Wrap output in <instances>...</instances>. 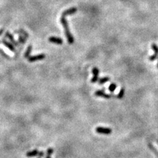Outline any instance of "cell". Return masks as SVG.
<instances>
[{"instance_id":"7c38bea8","label":"cell","mask_w":158,"mask_h":158,"mask_svg":"<svg viewBox=\"0 0 158 158\" xmlns=\"http://www.w3.org/2000/svg\"><path fill=\"white\" fill-rule=\"evenodd\" d=\"M15 33H17V34H21L22 36H23L26 39L28 38L29 37V35L26 32V31H25L24 30H23V29H20V30H17L15 32Z\"/></svg>"},{"instance_id":"3957f363","label":"cell","mask_w":158,"mask_h":158,"mask_svg":"<svg viewBox=\"0 0 158 158\" xmlns=\"http://www.w3.org/2000/svg\"><path fill=\"white\" fill-rule=\"evenodd\" d=\"M96 131L99 134H110L112 132V130L109 128H104V127H97L96 129Z\"/></svg>"},{"instance_id":"277c9868","label":"cell","mask_w":158,"mask_h":158,"mask_svg":"<svg viewBox=\"0 0 158 158\" xmlns=\"http://www.w3.org/2000/svg\"><path fill=\"white\" fill-rule=\"evenodd\" d=\"M152 48L154 50L155 53L153 55L150 57V60L151 61H155L156 59L157 58H158V46L156 44H153L152 45Z\"/></svg>"},{"instance_id":"ffe728a7","label":"cell","mask_w":158,"mask_h":158,"mask_svg":"<svg viewBox=\"0 0 158 158\" xmlns=\"http://www.w3.org/2000/svg\"><path fill=\"white\" fill-rule=\"evenodd\" d=\"M0 52H1V53L2 55L4 56V57H7V58H9V56H8L7 54L5 53H4V52H3L1 50H0Z\"/></svg>"},{"instance_id":"6da1fadb","label":"cell","mask_w":158,"mask_h":158,"mask_svg":"<svg viewBox=\"0 0 158 158\" xmlns=\"http://www.w3.org/2000/svg\"><path fill=\"white\" fill-rule=\"evenodd\" d=\"M60 21H61V23L62 24V25L65 29V34L67 39L68 42L69 44H73L75 42V39H74V37L73 36V35L71 34V33L70 32L69 25H68L67 21L66 20L65 17L61 16V17L60 19Z\"/></svg>"},{"instance_id":"ac0fdd59","label":"cell","mask_w":158,"mask_h":158,"mask_svg":"<svg viewBox=\"0 0 158 158\" xmlns=\"http://www.w3.org/2000/svg\"><path fill=\"white\" fill-rule=\"evenodd\" d=\"M53 148H49L48 150H47V156H50L53 153Z\"/></svg>"},{"instance_id":"9c48e42d","label":"cell","mask_w":158,"mask_h":158,"mask_svg":"<svg viewBox=\"0 0 158 158\" xmlns=\"http://www.w3.org/2000/svg\"><path fill=\"white\" fill-rule=\"evenodd\" d=\"M5 36H6V37H7L9 39L10 41H11V42L13 43L14 45H15V46H18V45H19V44H18L17 42H16V41L15 40V39H14L13 36V35H12L11 34H10V33L8 32V31L7 32H6Z\"/></svg>"},{"instance_id":"44dd1931","label":"cell","mask_w":158,"mask_h":158,"mask_svg":"<svg viewBox=\"0 0 158 158\" xmlns=\"http://www.w3.org/2000/svg\"><path fill=\"white\" fill-rule=\"evenodd\" d=\"M3 30H4L3 28L0 29V35H1L2 34H3Z\"/></svg>"},{"instance_id":"603a6c76","label":"cell","mask_w":158,"mask_h":158,"mask_svg":"<svg viewBox=\"0 0 158 158\" xmlns=\"http://www.w3.org/2000/svg\"><path fill=\"white\" fill-rule=\"evenodd\" d=\"M157 67L158 68V64H157Z\"/></svg>"},{"instance_id":"7402d4cb","label":"cell","mask_w":158,"mask_h":158,"mask_svg":"<svg viewBox=\"0 0 158 158\" xmlns=\"http://www.w3.org/2000/svg\"><path fill=\"white\" fill-rule=\"evenodd\" d=\"M46 158H50V156H47L46 157Z\"/></svg>"},{"instance_id":"5b68a950","label":"cell","mask_w":158,"mask_h":158,"mask_svg":"<svg viewBox=\"0 0 158 158\" xmlns=\"http://www.w3.org/2000/svg\"><path fill=\"white\" fill-rule=\"evenodd\" d=\"M99 69L97 67H94L92 69L93 73V78L91 80V82L95 83L98 80V75H99Z\"/></svg>"},{"instance_id":"8992f818","label":"cell","mask_w":158,"mask_h":158,"mask_svg":"<svg viewBox=\"0 0 158 158\" xmlns=\"http://www.w3.org/2000/svg\"><path fill=\"white\" fill-rule=\"evenodd\" d=\"M77 11V9L76 7H71L70 9H68L65 10L63 12L61 16H63V17H66V16L70 15H73V14H75Z\"/></svg>"},{"instance_id":"d6986e66","label":"cell","mask_w":158,"mask_h":158,"mask_svg":"<svg viewBox=\"0 0 158 158\" xmlns=\"http://www.w3.org/2000/svg\"><path fill=\"white\" fill-rule=\"evenodd\" d=\"M44 152H39L38 155V158H42L44 156Z\"/></svg>"},{"instance_id":"8fae6325","label":"cell","mask_w":158,"mask_h":158,"mask_svg":"<svg viewBox=\"0 0 158 158\" xmlns=\"http://www.w3.org/2000/svg\"><path fill=\"white\" fill-rule=\"evenodd\" d=\"M39 154V152L38 150H34L31 151V152H28L26 153V156L28 158H31V157H34L38 156Z\"/></svg>"},{"instance_id":"9a60e30c","label":"cell","mask_w":158,"mask_h":158,"mask_svg":"<svg viewBox=\"0 0 158 158\" xmlns=\"http://www.w3.org/2000/svg\"><path fill=\"white\" fill-rule=\"evenodd\" d=\"M116 88H117V85L115 83H111V84L109 85V90L111 92H113L114 91L116 90Z\"/></svg>"},{"instance_id":"4fadbf2b","label":"cell","mask_w":158,"mask_h":158,"mask_svg":"<svg viewBox=\"0 0 158 158\" xmlns=\"http://www.w3.org/2000/svg\"><path fill=\"white\" fill-rule=\"evenodd\" d=\"M32 46H29L27 48L26 51L25 53V57L26 58H28V57H30V54L31 52H32Z\"/></svg>"},{"instance_id":"5bb4252c","label":"cell","mask_w":158,"mask_h":158,"mask_svg":"<svg viewBox=\"0 0 158 158\" xmlns=\"http://www.w3.org/2000/svg\"><path fill=\"white\" fill-rule=\"evenodd\" d=\"M109 80V77L101 78V79L99 80V84H103L107 82H108Z\"/></svg>"},{"instance_id":"e0dca14e","label":"cell","mask_w":158,"mask_h":158,"mask_svg":"<svg viewBox=\"0 0 158 158\" xmlns=\"http://www.w3.org/2000/svg\"><path fill=\"white\" fill-rule=\"evenodd\" d=\"M26 42V38L23 36H22V35H20L19 36V42L20 43H22V44H25Z\"/></svg>"},{"instance_id":"30bf717a","label":"cell","mask_w":158,"mask_h":158,"mask_svg":"<svg viewBox=\"0 0 158 158\" xmlns=\"http://www.w3.org/2000/svg\"><path fill=\"white\" fill-rule=\"evenodd\" d=\"M2 42H3V44L7 48H8L10 50L12 51V52H15V48H14L13 46L11 43L8 42L7 41L5 40H2Z\"/></svg>"},{"instance_id":"7a4b0ae2","label":"cell","mask_w":158,"mask_h":158,"mask_svg":"<svg viewBox=\"0 0 158 158\" xmlns=\"http://www.w3.org/2000/svg\"><path fill=\"white\" fill-rule=\"evenodd\" d=\"M46 57V55L44 53L39 54L37 55L34 56H30L28 57V60L29 62H34L36 61H40V60L44 59Z\"/></svg>"},{"instance_id":"52a82bcc","label":"cell","mask_w":158,"mask_h":158,"mask_svg":"<svg viewBox=\"0 0 158 158\" xmlns=\"http://www.w3.org/2000/svg\"><path fill=\"white\" fill-rule=\"evenodd\" d=\"M48 40L52 43L55 44L57 45H61L63 44V40L61 38H58V37L55 36H51L49 38Z\"/></svg>"},{"instance_id":"ba28073f","label":"cell","mask_w":158,"mask_h":158,"mask_svg":"<svg viewBox=\"0 0 158 158\" xmlns=\"http://www.w3.org/2000/svg\"><path fill=\"white\" fill-rule=\"evenodd\" d=\"M95 96L99 97H102V98H104L106 99H109L111 97V95L105 93L104 90H97L95 92Z\"/></svg>"},{"instance_id":"2e32d148","label":"cell","mask_w":158,"mask_h":158,"mask_svg":"<svg viewBox=\"0 0 158 158\" xmlns=\"http://www.w3.org/2000/svg\"><path fill=\"white\" fill-rule=\"evenodd\" d=\"M124 94H125V88H122L120 90V92L119 93V94L117 95V98L119 99H121L123 98Z\"/></svg>"}]
</instances>
